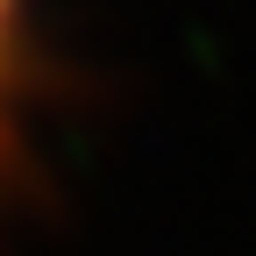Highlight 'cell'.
Wrapping results in <instances>:
<instances>
[{
  "label": "cell",
  "instance_id": "1",
  "mask_svg": "<svg viewBox=\"0 0 256 256\" xmlns=\"http://www.w3.org/2000/svg\"><path fill=\"white\" fill-rule=\"evenodd\" d=\"M14 14H22V0H0V64H8V43H14Z\"/></svg>",
  "mask_w": 256,
  "mask_h": 256
}]
</instances>
